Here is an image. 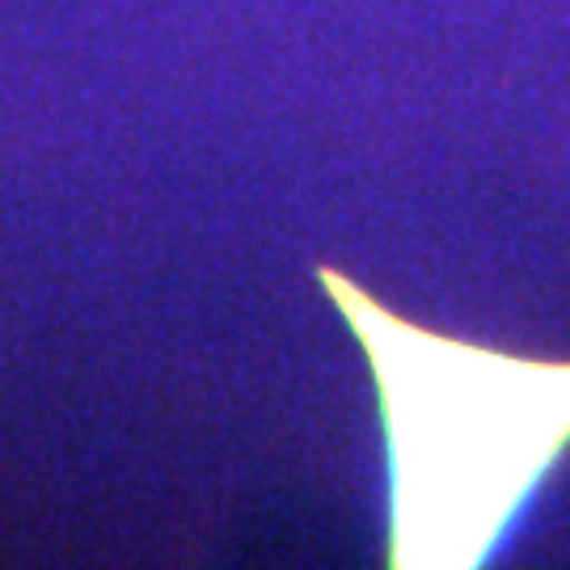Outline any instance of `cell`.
<instances>
[{"label":"cell","instance_id":"cell-1","mask_svg":"<svg viewBox=\"0 0 570 570\" xmlns=\"http://www.w3.org/2000/svg\"><path fill=\"white\" fill-rule=\"evenodd\" d=\"M322 284L376 372L393 465L389 567L487 562L511 515L570 444V364L428 334L338 271H322Z\"/></svg>","mask_w":570,"mask_h":570}]
</instances>
